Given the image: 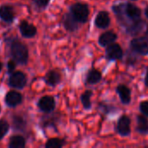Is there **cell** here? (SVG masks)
Returning a JSON list of instances; mask_svg holds the SVG:
<instances>
[{
    "label": "cell",
    "instance_id": "obj_1",
    "mask_svg": "<svg viewBox=\"0 0 148 148\" xmlns=\"http://www.w3.org/2000/svg\"><path fill=\"white\" fill-rule=\"evenodd\" d=\"M10 55L13 60L22 65H24L28 62L29 52L27 47L18 41H14L10 44Z\"/></svg>",
    "mask_w": 148,
    "mask_h": 148
},
{
    "label": "cell",
    "instance_id": "obj_2",
    "mask_svg": "<svg viewBox=\"0 0 148 148\" xmlns=\"http://www.w3.org/2000/svg\"><path fill=\"white\" fill-rule=\"evenodd\" d=\"M70 13L79 23H86L89 15L88 6L85 3H76L73 4L70 8Z\"/></svg>",
    "mask_w": 148,
    "mask_h": 148
},
{
    "label": "cell",
    "instance_id": "obj_3",
    "mask_svg": "<svg viewBox=\"0 0 148 148\" xmlns=\"http://www.w3.org/2000/svg\"><path fill=\"white\" fill-rule=\"evenodd\" d=\"M26 83H27V77L23 72L16 71V72L11 73L10 79H9L10 87L21 89L25 87Z\"/></svg>",
    "mask_w": 148,
    "mask_h": 148
},
{
    "label": "cell",
    "instance_id": "obj_4",
    "mask_svg": "<svg viewBox=\"0 0 148 148\" xmlns=\"http://www.w3.org/2000/svg\"><path fill=\"white\" fill-rule=\"evenodd\" d=\"M132 49L140 55H147L148 54V37H136L131 42Z\"/></svg>",
    "mask_w": 148,
    "mask_h": 148
},
{
    "label": "cell",
    "instance_id": "obj_5",
    "mask_svg": "<svg viewBox=\"0 0 148 148\" xmlns=\"http://www.w3.org/2000/svg\"><path fill=\"white\" fill-rule=\"evenodd\" d=\"M56 101L52 96L46 95L42 97L38 101V108L44 113H50L55 109Z\"/></svg>",
    "mask_w": 148,
    "mask_h": 148
},
{
    "label": "cell",
    "instance_id": "obj_6",
    "mask_svg": "<svg viewBox=\"0 0 148 148\" xmlns=\"http://www.w3.org/2000/svg\"><path fill=\"white\" fill-rule=\"evenodd\" d=\"M106 55L109 60H118L122 57L123 51H122L121 47L119 44L113 42L108 46Z\"/></svg>",
    "mask_w": 148,
    "mask_h": 148
},
{
    "label": "cell",
    "instance_id": "obj_7",
    "mask_svg": "<svg viewBox=\"0 0 148 148\" xmlns=\"http://www.w3.org/2000/svg\"><path fill=\"white\" fill-rule=\"evenodd\" d=\"M131 121L130 119L126 116V115H123L121 116L120 119H119V121H118V125H117V130H118V133L122 135V136H127L130 134L131 132Z\"/></svg>",
    "mask_w": 148,
    "mask_h": 148
},
{
    "label": "cell",
    "instance_id": "obj_8",
    "mask_svg": "<svg viewBox=\"0 0 148 148\" xmlns=\"http://www.w3.org/2000/svg\"><path fill=\"white\" fill-rule=\"evenodd\" d=\"M23 101V96L16 91H10L5 95V103L10 108H15Z\"/></svg>",
    "mask_w": 148,
    "mask_h": 148
},
{
    "label": "cell",
    "instance_id": "obj_9",
    "mask_svg": "<svg viewBox=\"0 0 148 148\" xmlns=\"http://www.w3.org/2000/svg\"><path fill=\"white\" fill-rule=\"evenodd\" d=\"M19 30H20L22 36L24 37H27V38L33 37L36 34V28L34 25L30 24L29 23H28L27 21L21 22V23L19 25Z\"/></svg>",
    "mask_w": 148,
    "mask_h": 148
},
{
    "label": "cell",
    "instance_id": "obj_10",
    "mask_svg": "<svg viewBox=\"0 0 148 148\" xmlns=\"http://www.w3.org/2000/svg\"><path fill=\"white\" fill-rule=\"evenodd\" d=\"M125 13H126L127 16L129 19L134 20V21L135 22V21L140 20L141 11H140V10L137 6L132 4V3H128V4L126 5Z\"/></svg>",
    "mask_w": 148,
    "mask_h": 148
},
{
    "label": "cell",
    "instance_id": "obj_11",
    "mask_svg": "<svg viewBox=\"0 0 148 148\" xmlns=\"http://www.w3.org/2000/svg\"><path fill=\"white\" fill-rule=\"evenodd\" d=\"M15 15L13 9L8 5H2L0 7V18L5 23H11L14 20Z\"/></svg>",
    "mask_w": 148,
    "mask_h": 148
},
{
    "label": "cell",
    "instance_id": "obj_12",
    "mask_svg": "<svg viewBox=\"0 0 148 148\" xmlns=\"http://www.w3.org/2000/svg\"><path fill=\"white\" fill-rule=\"evenodd\" d=\"M78 21L71 13L66 14L63 17V25L69 31H75L78 29Z\"/></svg>",
    "mask_w": 148,
    "mask_h": 148
},
{
    "label": "cell",
    "instance_id": "obj_13",
    "mask_svg": "<svg viewBox=\"0 0 148 148\" xmlns=\"http://www.w3.org/2000/svg\"><path fill=\"white\" fill-rule=\"evenodd\" d=\"M110 23V17L108 12L101 11L95 18V25L101 29H106Z\"/></svg>",
    "mask_w": 148,
    "mask_h": 148
},
{
    "label": "cell",
    "instance_id": "obj_14",
    "mask_svg": "<svg viewBox=\"0 0 148 148\" xmlns=\"http://www.w3.org/2000/svg\"><path fill=\"white\" fill-rule=\"evenodd\" d=\"M117 93L121 98V101L123 104H128L131 101V91L130 89L121 84V85H119L117 87Z\"/></svg>",
    "mask_w": 148,
    "mask_h": 148
},
{
    "label": "cell",
    "instance_id": "obj_15",
    "mask_svg": "<svg viewBox=\"0 0 148 148\" xmlns=\"http://www.w3.org/2000/svg\"><path fill=\"white\" fill-rule=\"evenodd\" d=\"M117 39V35L113 31H107L101 35L99 38V42L101 46H108L109 44L113 43Z\"/></svg>",
    "mask_w": 148,
    "mask_h": 148
},
{
    "label": "cell",
    "instance_id": "obj_16",
    "mask_svg": "<svg viewBox=\"0 0 148 148\" xmlns=\"http://www.w3.org/2000/svg\"><path fill=\"white\" fill-rule=\"evenodd\" d=\"M45 82L49 86L55 87L61 82V75L56 70H51L47 73L45 76Z\"/></svg>",
    "mask_w": 148,
    "mask_h": 148
},
{
    "label": "cell",
    "instance_id": "obj_17",
    "mask_svg": "<svg viewBox=\"0 0 148 148\" xmlns=\"http://www.w3.org/2000/svg\"><path fill=\"white\" fill-rule=\"evenodd\" d=\"M137 130L141 134H148V120L144 116L139 115L137 117Z\"/></svg>",
    "mask_w": 148,
    "mask_h": 148
},
{
    "label": "cell",
    "instance_id": "obj_18",
    "mask_svg": "<svg viewBox=\"0 0 148 148\" xmlns=\"http://www.w3.org/2000/svg\"><path fill=\"white\" fill-rule=\"evenodd\" d=\"M101 80V73L96 69H91L87 75V82L88 84L98 83Z\"/></svg>",
    "mask_w": 148,
    "mask_h": 148
},
{
    "label": "cell",
    "instance_id": "obj_19",
    "mask_svg": "<svg viewBox=\"0 0 148 148\" xmlns=\"http://www.w3.org/2000/svg\"><path fill=\"white\" fill-rule=\"evenodd\" d=\"M25 147V140L20 135L12 136L10 139L9 147L10 148H23Z\"/></svg>",
    "mask_w": 148,
    "mask_h": 148
},
{
    "label": "cell",
    "instance_id": "obj_20",
    "mask_svg": "<svg viewBox=\"0 0 148 148\" xmlns=\"http://www.w3.org/2000/svg\"><path fill=\"white\" fill-rule=\"evenodd\" d=\"M92 96V92L90 90H87L85 91L82 95L81 96V100H82V103L85 109H89L91 108V101L90 98Z\"/></svg>",
    "mask_w": 148,
    "mask_h": 148
},
{
    "label": "cell",
    "instance_id": "obj_21",
    "mask_svg": "<svg viewBox=\"0 0 148 148\" xmlns=\"http://www.w3.org/2000/svg\"><path fill=\"white\" fill-rule=\"evenodd\" d=\"M64 145V141L61 139H57V138H54V139H50L47 141V143L45 144V147L46 148H61L63 147Z\"/></svg>",
    "mask_w": 148,
    "mask_h": 148
},
{
    "label": "cell",
    "instance_id": "obj_22",
    "mask_svg": "<svg viewBox=\"0 0 148 148\" xmlns=\"http://www.w3.org/2000/svg\"><path fill=\"white\" fill-rule=\"evenodd\" d=\"M12 124H13V127H14V129L15 130H23L25 128V126H26V122L25 121L20 117V116H15L13 118V121H12Z\"/></svg>",
    "mask_w": 148,
    "mask_h": 148
},
{
    "label": "cell",
    "instance_id": "obj_23",
    "mask_svg": "<svg viewBox=\"0 0 148 148\" xmlns=\"http://www.w3.org/2000/svg\"><path fill=\"white\" fill-rule=\"evenodd\" d=\"M10 128L9 124L5 121H0V140H2L8 133Z\"/></svg>",
    "mask_w": 148,
    "mask_h": 148
},
{
    "label": "cell",
    "instance_id": "obj_24",
    "mask_svg": "<svg viewBox=\"0 0 148 148\" xmlns=\"http://www.w3.org/2000/svg\"><path fill=\"white\" fill-rule=\"evenodd\" d=\"M140 111L148 116V101H143L140 105Z\"/></svg>",
    "mask_w": 148,
    "mask_h": 148
},
{
    "label": "cell",
    "instance_id": "obj_25",
    "mask_svg": "<svg viewBox=\"0 0 148 148\" xmlns=\"http://www.w3.org/2000/svg\"><path fill=\"white\" fill-rule=\"evenodd\" d=\"M16 69V63H15V61H10L8 62L7 63V69H8V72L10 74L13 73L14 72V69Z\"/></svg>",
    "mask_w": 148,
    "mask_h": 148
},
{
    "label": "cell",
    "instance_id": "obj_26",
    "mask_svg": "<svg viewBox=\"0 0 148 148\" xmlns=\"http://www.w3.org/2000/svg\"><path fill=\"white\" fill-rule=\"evenodd\" d=\"M33 2L39 7H46L49 4V0H33Z\"/></svg>",
    "mask_w": 148,
    "mask_h": 148
},
{
    "label": "cell",
    "instance_id": "obj_27",
    "mask_svg": "<svg viewBox=\"0 0 148 148\" xmlns=\"http://www.w3.org/2000/svg\"><path fill=\"white\" fill-rule=\"evenodd\" d=\"M145 83H146V85L148 87V69L147 72V75H146V79H145Z\"/></svg>",
    "mask_w": 148,
    "mask_h": 148
},
{
    "label": "cell",
    "instance_id": "obj_28",
    "mask_svg": "<svg viewBox=\"0 0 148 148\" xmlns=\"http://www.w3.org/2000/svg\"><path fill=\"white\" fill-rule=\"evenodd\" d=\"M146 16H147V17L148 18V7L146 9Z\"/></svg>",
    "mask_w": 148,
    "mask_h": 148
},
{
    "label": "cell",
    "instance_id": "obj_29",
    "mask_svg": "<svg viewBox=\"0 0 148 148\" xmlns=\"http://www.w3.org/2000/svg\"><path fill=\"white\" fill-rule=\"evenodd\" d=\"M2 69H3V64H2V62H0V71L2 70Z\"/></svg>",
    "mask_w": 148,
    "mask_h": 148
},
{
    "label": "cell",
    "instance_id": "obj_30",
    "mask_svg": "<svg viewBox=\"0 0 148 148\" xmlns=\"http://www.w3.org/2000/svg\"><path fill=\"white\" fill-rule=\"evenodd\" d=\"M147 34H148V27H147Z\"/></svg>",
    "mask_w": 148,
    "mask_h": 148
},
{
    "label": "cell",
    "instance_id": "obj_31",
    "mask_svg": "<svg viewBox=\"0 0 148 148\" xmlns=\"http://www.w3.org/2000/svg\"><path fill=\"white\" fill-rule=\"evenodd\" d=\"M0 111H1V107H0Z\"/></svg>",
    "mask_w": 148,
    "mask_h": 148
}]
</instances>
